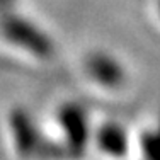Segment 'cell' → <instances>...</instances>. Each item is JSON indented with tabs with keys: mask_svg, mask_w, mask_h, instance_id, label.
<instances>
[{
	"mask_svg": "<svg viewBox=\"0 0 160 160\" xmlns=\"http://www.w3.org/2000/svg\"><path fill=\"white\" fill-rule=\"evenodd\" d=\"M0 36L9 44L38 58H48L53 55L51 38L38 24L16 10L0 16Z\"/></svg>",
	"mask_w": 160,
	"mask_h": 160,
	"instance_id": "1",
	"label": "cell"
},
{
	"mask_svg": "<svg viewBox=\"0 0 160 160\" xmlns=\"http://www.w3.org/2000/svg\"><path fill=\"white\" fill-rule=\"evenodd\" d=\"M10 128H12V136L16 142L17 150L21 152L22 157L26 158H55L65 157L67 153L60 143H55L41 131V128L34 123L32 116L28 111H14L10 116Z\"/></svg>",
	"mask_w": 160,
	"mask_h": 160,
	"instance_id": "2",
	"label": "cell"
},
{
	"mask_svg": "<svg viewBox=\"0 0 160 160\" xmlns=\"http://www.w3.org/2000/svg\"><path fill=\"white\" fill-rule=\"evenodd\" d=\"M56 123L67 157L82 155L92 138V124L87 109L78 102H65L56 112Z\"/></svg>",
	"mask_w": 160,
	"mask_h": 160,
	"instance_id": "3",
	"label": "cell"
},
{
	"mask_svg": "<svg viewBox=\"0 0 160 160\" xmlns=\"http://www.w3.org/2000/svg\"><path fill=\"white\" fill-rule=\"evenodd\" d=\"M92 140L102 155L112 160H123L131 150V138L126 128L116 121H106L92 129Z\"/></svg>",
	"mask_w": 160,
	"mask_h": 160,
	"instance_id": "4",
	"label": "cell"
},
{
	"mask_svg": "<svg viewBox=\"0 0 160 160\" xmlns=\"http://www.w3.org/2000/svg\"><path fill=\"white\" fill-rule=\"evenodd\" d=\"M85 70L89 77L104 89H118L126 78V72L121 62L106 51H94L87 56Z\"/></svg>",
	"mask_w": 160,
	"mask_h": 160,
	"instance_id": "5",
	"label": "cell"
},
{
	"mask_svg": "<svg viewBox=\"0 0 160 160\" xmlns=\"http://www.w3.org/2000/svg\"><path fill=\"white\" fill-rule=\"evenodd\" d=\"M140 155L143 160H158V136L155 129H145L138 138Z\"/></svg>",
	"mask_w": 160,
	"mask_h": 160,
	"instance_id": "6",
	"label": "cell"
},
{
	"mask_svg": "<svg viewBox=\"0 0 160 160\" xmlns=\"http://www.w3.org/2000/svg\"><path fill=\"white\" fill-rule=\"evenodd\" d=\"M16 3L17 0H0V16L16 10Z\"/></svg>",
	"mask_w": 160,
	"mask_h": 160,
	"instance_id": "7",
	"label": "cell"
}]
</instances>
